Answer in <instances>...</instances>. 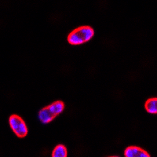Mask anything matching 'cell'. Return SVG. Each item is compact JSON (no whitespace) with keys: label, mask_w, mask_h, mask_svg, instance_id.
Masks as SVG:
<instances>
[{"label":"cell","mask_w":157,"mask_h":157,"mask_svg":"<svg viewBox=\"0 0 157 157\" xmlns=\"http://www.w3.org/2000/svg\"><path fill=\"white\" fill-rule=\"evenodd\" d=\"M94 35L93 28L88 25H83L74 29L68 36V41L70 44L79 45L89 41Z\"/></svg>","instance_id":"obj_1"},{"label":"cell","mask_w":157,"mask_h":157,"mask_svg":"<svg viewBox=\"0 0 157 157\" xmlns=\"http://www.w3.org/2000/svg\"><path fill=\"white\" fill-rule=\"evenodd\" d=\"M64 109V104L61 101H56L51 105L43 108L39 112V120L43 123H48L54 120L57 116L63 112Z\"/></svg>","instance_id":"obj_2"},{"label":"cell","mask_w":157,"mask_h":157,"mask_svg":"<svg viewBox=\"0 0 157 157\" xmlns=\"http://www.w3.org/2000/svg\"><path fill=\"white\" fill-rule=\"evenodd\" d=\"M9 124L18 137H25L28 134V128L25 121L18 115L13 114L9 118Z\"/></svg>","instance_id":"obj_3"},{"label":"cell","mask_w":157,"mask_h":157,"mask_svg":"<svg viewBox=\"0 0 157 157\" xmlns=\"http://www.w3.org/2000/svg\"><path fill=\"white\" fill-rule=\"evenodd\" d=\"M125 157H150V155L138 146H129L124 152Z\"/></svg>","instance_id":"obj_4"},{"label":"cell","mask_w":157,"mask_h":157,"mask_svg":"<svg viewBox=\"0 0 157 157\" xmlns=\"http://www.w3.org/2000/svg\"><path fill=\"white\" fill-rule=\"evenodd\" d=\"M145 108L148 113L157 114V98H149L145 104Z\"/></svg>","instance_id":"obj_5"},{"label":"cell","mask_w":157,"mask_h":157,"mask_svg":"<svg viewBox=\"0 0 157 157\" xmlns=\"http://www.w3.org/2000/svg\"><path fill=\"white\" fill-rule=\"evenodd\" d=\"M67 148L64 145H57L52 152V157H67Z\"/></svg>","instance_id":"obj_6"},{"label":"cell","mask_w":157,"mask_h":157,"mask_svg":"<svg viewBox=\"0 0 157 157\" xmlns=\"http://www.w3.org/2000/svg\"><path fill=\"white\" fill-rule=\"evenodd\" d=\"M109 157H119V156H109Z\"/></svg>","instance_id":"obj_7"}]
</instances>
